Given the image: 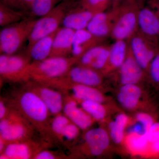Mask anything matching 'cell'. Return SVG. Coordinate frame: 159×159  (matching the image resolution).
<instances>
[{
    "mask_svg": "<svg viewBox=\"0 0 159 159\" xmlns=\"http://www.w3.org/2000/svg\"><path fill=\"white\" fill-rule=\"evenodd\" d=\"M75 65L64 75L43 84L57 89L70 84H83L96 88L102 84L103 75L101 72L85 66Z\"/></svg>",
    "mask_w": 159,
    "mask_h": 159,
    "instance_id": "obj_7",
    "label": "cell"
},
{
    "mask_svg": "<svg viewBox=\"0 0 159 159\" xmlns=\"http://www.w3.org/2000/svg\"><path fill=\"white\" fill-rule=\"evenodd\" d=\"M129 118L125 114L120 113L109 124V134L111 139L116 144H120L124 140V134L128 125Z\"/></svg>",
    "mask_w": 159,
    "mask_h": 159,
    "instance_id": "obj_25",
    "label": "cell"
},
{
    "mask_svg": "<svg viewBox=\"0 0 159 159\" xmlns=\"http://www.w3.org/2000/svg\"><path fill=\"white\" fill-rule=\"evenodd\" d=\"M9 107V113L0 120V139L6 144L31 139L34 127L18 111Z\"/></svg>",
    "mask_w": 159,
    "mask_h": 159,
    "instance_id": "obj_6",
    "label": "cell"
},
{
    "mask_svg": "<svg viewBox=\"0 0 159 159\" xmlns=\"http://www.w3.org/2000/svg\"><path fill=\"white\" fill-rule=\"evenodd\" d=\"M112 22V11L99 12L94 14L86 29L95 37L103 39L110 35Z\"/></svg>",
    "mask_w": 159,
    "mask_h": 159,
    "instance_id": "obj_21",
    "label": "cell"
},
{
    "mask_svg": "<svg viewBox=\"0 0 159 159\" xmlns=\"http://www.w3.org/2000/svg\"><path fill=\"white\" fill-rule=\"evenodd\" d=\"M147 74L152 84L159 89V53L151 62Z\"/></svg>",
    "mask_w": 159,
    "mask_h": 159,
    "instance_id": "obj_33",
    "label": "cell"
},
{
    "mask_svg": "<svg viewBox=\"0 0 159 159\" xmlns=\"http://www.w3.org/2000/svg\"><path fill=\"white\" fill-rule=\"evenodd\" d=\"M125 0H112V5L113 8L119 6Z\"/></svg>",
    "mask_w": 159,
    "mask_h": 159,
    "instance_id": "obj_41",
    "label": "cell"
},
{
    "mask_svg": "<svg viewBox=\"0 0 159 159\" xmlns=\"http://www.w3.org/2000/svg\"><path fill=\"white\" fill-rule=\"evenodd\" d=\"M140 0H125L113 8L110 35L115 40H128L138 31Z\"/></svg>",
    "mask_w": 159,
    "mask_h": 159,
    "instance_id": "obj_2",
    "label": "cell"
},
{
    "mask_svg": "<svg viewBox=\"0 0 159 159\" xmlns=\"http://www.w3.org/2000/svg\"><path fill=\"white\" fill-rule=\"evenodd\" d=\"M20 1L25 6L28 11H30L34 0H20Z\"/></svg>",
    "mask_w": 159,
    "mask_h": 159,
    "instance_id": "obj_40",
    "label": "cell"
},
{
    "mask_svg": "<svg viewBox=\"0 0 159 159\" xmlns=\"http://www.w3.org/2000/svg\"><path fill=\"white\" fill-rule=\"evenodd\" d=\"M129 145L131 148L136 151L146 150L148 146V142L146 134H144L133 135L129 139Z\"/></svg>",
    "mask_w": 159,
    "mask_h": 159,
    "instance_id": "obj_32",
    "label": "cell"
},
{
    "mask_svg": "<svg viewBox=\"0 0 159 159\" xmlns=\"http://www.w3.org/2000/svg\"><path fill=\"white\" fill-rule=\"evenodd\" d=\"M59 156L54 152L47 150L41 149L35 154L33 157L34 159H59Z\"/></svg>",
    "mask_w": 159,
    "mask_h": 159,
    "instance_id": "obj_37",
    "label": "cell"
},
{
    "mask_svg": "<svg viewBox=\"0 0 159 159\" xmlns=\"http://www.w3.org/2000/svg\"><path fill=\"white\" fill-rule=\"evenodd\" d=\"M36 20L30 16L19 22L3 27L0 31L1 54H15L28 40Z\"/></svg>",
    "mask_w": 159,
    "mask_h": 159,
    "instance_id": "obj_4",
    "label": "cell"
},
{
    "mask_svg": "<svg viewBox=\"0 0 159 159\" xmlns=\"http://www.w3.org/2000/svg\"><path fill=\"white\" fill-rule=\"evenodd\" d=\"M118 71L121 85L138 84L145 73L134 57L129 48L126 58Z\"/></svg>",
    "mask_w": 159,
    "mask_h": 159,
    "instance_id": "obj_16",
    "label": "cell"
},
{
    "mask_svg": "<svg viewBox=\"0 0 159 159\" xmlns=\"http://www.w3.org/2000/svg\"><path fill=\"white\" fill-rule=\"evenodd\" d=\"M31 60L27 54L26 55L1 54V79L13 83L28 81Z\"/></svg>",
    "mask_w": 159,
    "mask_h": 159,
    "instance_id": "obj_8",
    "label": "cell"
},
{
    "mask_svg": "<svg viewBox=\"0 0 159 159\" xmlns=\"http://www.w3.org/2000/svg\"><path fill=\"white\" fill-rule=\"evenodd\" d=\"M128 49V41L115 40V43L110 47L108 62L101 73L105 75L119 70L126 58Z\"/></svg>",
    "mask_w": 159,
    "mask_h": 159,
    "instance_id": "obj_20",
    "label": "cell"
},
{
    "mask_svg": "<svg viewBox=\"0 0 159 159\" xmlns=\"http://www.w3.org/2000/svg\"><path fill=\"white\" fill-rule=\"evenodd\" d=\"M142 96V90L138 84L121 85L117 95V99L123 108L133 111L138 107Z\"/></svg>",
    "mask_w": 159,
    "mask_h": 159,
    "instance_id": "obj_22",
    "label": "cell"
},
{
    "mask_svg": "<svg viewBox=\"0 0 159 159\" xmlns=\"http://www.w3.org/2000/svg\"><path fill=\"white\" fill-rule=\"evenodd\" d=\"M58 29L51 34L39 39L27 50V54L33 61H40L49 57L53 41Z\"/></svg>",
    "mask_w": 159,
    "mask_h": 159,
    "instance_id": "obj_24",
    "label": "cell"
},
{
    "mask_svg": "<svg viewBox=\"0 0 159 159\" xmlns=\"http://www.w3.org/2000/svg\"><path fill=\"white\" fill-rule=\"evenodd\" d=\"M79 103L95 121L102 122L106 118L107 110L104 103L89 100L80 101Z\"/></svg>",
    "mask_w": 159,
    "mask_h": 159,
    "instance_id": "obj_27",
    "label": "cell"
},
{
    "mask_svg": "<svg viewBox=\"0 0 159 159\" xmlns=\"http://www.w3.org/2000/svg\"><path fill=\"white\" fill-rule=\"evenodd\" d=\"M26 11L16 10L0 3V25H9L26 18Z\"/></svg>",
    "mask_w": 159,
    "mask_h": 159,
    "instance_id": "obj_26",
    "label": "cell"
},
{
    "mask_svg": "<svg viewBox=\"0 0 159 159\" xmlns=\"http://www.w3.org/2000/svg\"><path fill=\"white\" fill-rule=\"evenodd\" d=\"M102 40L95 37L86 29L75 31L73 38L72 56L80 58L86 51L100 44Z\"/></svg>",
    "mask_w": 159,
    "mask_h": 159,
    "instance_id": "obj_23",
    "label": "cell"
},
{
    "mask_svg": "<svg viewBox=\"0 0 159 159\" xmlns=\"http://www.w3.org/2000/svg\"><path fill=\"white\" fill-rule=\"evenodd\" d=\"M10 107L6 99L1 98L0 100V120L4 119L9 113Z\"/></svg>",
    "mask_w": 159,
    "mask_h": 159,
    "instance_id": "obj_38",
    "label": "cell"
},
{
    "mask_svg": "<svg viewBox=\"0 0 159 159\" xmlns=\"http://www.w3.org/2000/svg\"><path fill=\"white\" fill-rule=\"evenodd\" d=\"M94 14L82 8L79 3L71 7L63 20L62 27L74 31L86 29Z\"/></svg>",
    "mask_w": 159,
    "mask_h": 159,
    "instance_id": "obj_18",
    "label": "cell"
},
{
    "mask_svg": "<svg viewBox=\"0 0 159 159\" xmlns=\"http://www.w3.org/2000/svg\"><path fill=\"white\" fill-rule=\"evenodd\" d=\"M79 59L72 56L49 57L40 61H33L29 67V80L43 84L61 77L76 65Z\"/></svg>",
    "mask_w": 159,
    "mask_h": 159,
    "instance_id": "obj_3",
    "label": "cell"
},
{
    "mask_svg": "<svg viewBox=\"0 0 159 159\" xmlns=\"http://www.w3.org/2000/svg\"><path fill=\"white\" fill-rule=\"evenodd\" d=\"M39 144L32 139L10 142L6 144L3 152L0 153L1 159H30L41 150Z\"/></svg>",
    "mask_w": 159,
    "mask_h": 159,
    "instance_id": "obj_14",
    "label": "cell"
},
{
    "mask_svg": "<svg viewBox=\"0 0 159 159\" xmlns=\"http://www.w3.org/2000/svg\"><path fill=\"white\" fill-rule=\"evenodd\" d=\"M79 105V102L76 99L70 95H66L63 113L81 130H87L90 128L95 121Z\"/></svg>",
    "mask_w": 159,
    "mask_h": 159,
    "instance_id": "obj_12",
    "label": "cell"
},
{
    "mask_svg": "<svg viewBox=\"0 0 159 159\" xmlns=\"http://www.w3.org/2000/svg\"><path fill=\"white\" fill-rule=\"evenodd\" d=\"M7 102L10 106L20 113L44 139L52 137L50 130L51 114L36 93L23 86Z\"/></svg>",
    "mask_w": 159,
    "mask_h": 159,
    "instance_id": "obj_1",
    "label": "cell"
},
{
    "mask_svg": "<svg viewBox=\"0 0 159 159\" xmlns=\"http://www.w3.org/2000/svg\"><path fill=\"white\" fill-rule=\"evenodd\" d=\"M127 41L134 57L147 73L151 62L159 53V42L146 37L139 31Z\"/></svg>",
    "mask_w": 159,
    "mask_h": 159,
    "instance_id": "obj_9",
    "label": "cell"
},
{
    "mask_svg": "<svg viewBox=\"0 0 159 159\" xmlns=\"http://www.w3.org/2000/svg\"><path fill=\"white\" fill-rule=\"evenodd\" d=\"M110 47L100 44L94 46L80 57L76 64L88 67L101 73L108 62Z\"/></svg>",
    "mask_w": 159,
    "mask_h": 159,
    "instance_id": "obj_15",
    "label": "cell"
},
{
    "mask_svg": "<svg viewBox=\"0 0 159 159\" xmlns=\"http://www.w3.org/2000/svg\"><path fill=\"white\" fill-rule=\"evenodd\" d=\"M64 0H34L30 11V16L42 17L51 11Z\"/></svg>",
    "mask_w": 159,
    "mask_h": 159,
    "instance_id": "obj_28",
    "label": "cell"
},
{
    "mask_svg": "<svg viewBox=\"0 0 159 159\" xmlns=\"http://www.w3.org/2000/svg\"><path fill=\"white\" fill-rule=\"evenodd\" d=\"M80 6L94 14L105 11L112 0H79Z\"/></svg>",
    "mask_w": 159,
    "mask_h": 159,
    "instance_id": "obj_29",
    "label": "cell"
},
{
    "mask_svg": "<svg viewBox=\"0 0 159 159\" xmlns=\"http://www.w3.org/2000/svg\"><path fill=\"white\" fill-rule=\"evenodd\" d=\"M147 152L149 156L159 159V135L148 139Z\"/></svg>",
    "mask_w": 159,
    "mask_h": 159,
    "instance_id": "obj_35",
    "label": "cell"
},
{
    "mask_svg": "<svg viewBox=\"0 0 159 159\" xmlns=\"http://www.w3.org/2000/svg\"><path fill=\"white\" fill-rule=\"evenodd\" d=\"M75 31L66 27H60L54 37L49 57H70Z\"/></svg>",
    "mask_w": 159,
    "mask_h": 159,
    "instance_id": "obj_17",
    "label": "cell"
},
{
    "mask_svg": "<svg viewBox=\"0 0 159 159\" xmlns=\"http://www.w3.org/2000/svg\"><path fill=\"white\" fill-rule=\"evenodd\" d=\"M25 83L24 86L33 91L39 96L51 115L55 116L63 112L64 96H63L62 92L33 80H29Z\"/></svg>",
    "mask_w": 159,
    "mask_h": 159,
    "instance_id": "obj_10",
    "label": "cell"
},
{
    "mask_svg": "<svg viewBox=\"0 0 159 159\" xmlns=\"http://www.w3.org/2000/svg\"><path fill=\"white\" fill-rule=\"evenodd\" d=\"M111 138L107 131L102 127L89 129L84 135L83 151L93 157H99L108 149Z\"/></svg>",
    "mask_w": 159,
    "mask_h": 159,
    "instance_id": "obj_11",
    "label": "cell"
},
{
    "mask_svg": "<svg viewBox=\"0 0 159 159\" xmlns=\"http://www.w3.org/2000/svg\"><path fill=\"white\" fill-rule=\"evenodd\" d=\"M78 2L75 0H64L48 14L37 20L28 39L27 50L39 39L57 31L67 11Z\"/></svg>",
    "mask_w": 159,
    "mask_h": 159,
    "instance_id": "obj_5",
    "label": "cell"
},
{
    "mask_svg": "<svg viewBox=\"0 0 159 159\" xmlns=\"http://www.w3.org/2000/svg\"><path fill=\"white\" fill-rule=\"evenodd\" d=\"M61 92H70L71 97L78 102L85 100L97 101L104 103L106 97L98 88L80 84H70L59 89Z\"/></svg>",
    "mask_w": 159,
    "mask_h": 159,
    "instance_id": "obj_19",
    "label": "cell"
},
{
    "mask_svg": "<svg viewBox=\"0 0 159 159\" xmlns=\"http://www.w3.org/2000/svg\"><path fill=\"white\" fill-rule=\"evenodd\" d=\"M80 129L72 122H69L64 129L61 136L60 141H72L77 139L80 134Z\"/></svg>",
    "mask_w": 159,
    "mask_h": 159,
    "instance_id": "obj_34",
    "label": "cell"
},
{
    "mask_svg": "<svg viewBox=\"0 0 159 159\" xmlns=\"http://www.w3.org/2000/svg\"><path fill=\"white\" fill-rule=\"evenodd\" d=\"M138 31L159 42V16L149 6H141L138 13Z\"/></svg>",
    "mask_w": 159,
    "mask_h": 159,
    "instance_id": "obj_13",
    "label": "cell"
},
{
    "mask_svg": "<svg viewBox=\"0 0 159 159\" xmlns=\"http://www.w3.org/2000/svg\"><path fill=\"white\" fill-rule=\"evenodd\" d=\"M150 6L157 11L159 16V0H151Z\"/></svg>",
    "mask_w": 159,
    "mask_h": 159,
    "instance_id": "obj_39",
    "label": "cell"
},
{
    "mask_svg": "<svg viewBox=\"0 0 159 159\" xmlns=\"http://www.w3.org/2000/svg\"><path fill=\"white\" fill-rule=\"evenodd\" d=\"M157 113H149L147 112L138 113L135 115V119L142 125L143 133L146 134L151 127L157 120Z\"/></svg>",
    "mask_w": 159,
    "mask_h": 159,
    "instance_id": "obj_31",
    "label": "cell"
},
{
    "mask_svg": "<svg viewBox=\"0 0 159 159\" xmlns=\"http://www.w3.org/2000/svg\"><path fill=\"white\" fill-rule=\"evenodd\" d=\"M0 3L7 7L19 11H28L25 6L20 0H0Z\"/></svg>",
    "mask_w": 159,
    "mask_h": 159,
    "instance_id": "obj_36",
    "label": "cell"
},
{
    "mask_svg": "<svg viewBox=\"0 0 159 159\" xmlns=\"http://www.w3.org/2000/svg\"><path fill=\"white\" fill-rule=\"evenodd\" d=\"M70 122L69 118L62 113L54 116V118L51 119L50 123V130L52 136L60 140L63 130Z\"/></svg>",
    "mask_w": 159,
    "mask_h": 159,
    "instance_id": "obj_30",
    "label": "cell"
}]
</instances>
